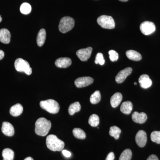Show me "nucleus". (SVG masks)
<instances>
[{
	"mask_svg": "<svg viewBox=\"0 0 160 160\" xmlns=\"http://www.w3.org/2000/svg\"><path fill=\"white\" fill-rule=\"evenodd\" d=\"M11 34L7 29H0V42L4 44H9L10 42Z\"/></svg>",
	"mask_w": 160,
	"mask_h": 160,
	"instance_id": "obj_16",
	"label": "nucleus"
},
{
	"mask_svg": "<svg viewBox=\"0 0 160 160\" xmlns=\"http://www.w3.org/2000/svg\"><path fill=\"white\" fill-rule=\"evenodd\" d=\"M150 137L152 142L156 143L157 144H160V131L152 132Z\"/></svg>",
	"mask_w": 160,
	"mask_h": 160,
	"instance_id": "obj_30",
	"label": "nucleus"
},
{
	"mask_svg": "<svg viewBox=\"0 0 160 160\" xmlns=\"http://www.w3.org/2000/svg\"><path fill=\"white\" fill-rule=\"evenodd\" d=\"M40 106L42 109L52 114L58 113L59 111V105L57 101L54 100L48 99L41 101Z\"/></svg>",
	"mask_w": 160,
	"mask_h": 160,
	"instance_id": "obj_3",
	"label": "nucleus"
},
{
	"mask_svg": "<svg viewBox=\"0 0 160 160\" xmlns=\"http://www.w3.org/2000/svg\"><path fill=\"white\" fill-rule=\"evenodd\" d=\"M132 152L130 149H126L120 155L119 160H131Z\"/></svg>",
	"mask_w": 160,
	"mask_h": 160,
	"instance_id": "obj_28",
	"label": "nucleus"
},
{
	"mask_svg": "<svg viewBox=\"0 0 160 160\" xmlns=\"http://www.w3.org/2000/svg\"><path fill=\"white\" fill-rule=\"evenodd\" d=\"M120 1L122 2H126L128 1V0H119Z\"/></svg>",
	"mask_w": 160,
	"mask_h": 160,
	"instance_id": "obj_38",
	"label": "nucleus"
},
{
	"mask_svg": "<svg viewBox=\"0 0 160 160\" xmlns=\"http://www.w3.org/2000/svg\"><path fill=\"white\" fill-rule=\"evenodd\" d=\"M97 22L100 26L104 29H113L115 26L113 18L109 16H101L98 18Z\"/></svg>",
	"mask_w": 160,
	"mask_h": 160,
	"instance_id": "obj_6",
	"label": "nucleus"
},
{
	"mask_svg": "<svg viewBox=\"0 0 160 160\" xmlns=\"http://www.w3.org/2000/svg\"><path fill=\"white\" fill-rule=\"evenodd\" d=\"M126 55L129 59L132 61H139L142 58V55L140 53L133 50H128L126 52Z\"/></svg>",
	"mask_w": 160,
	"mask_h": 160,
	"instance_id": "obj_20",
	"label": "nucleus"
},
{
	"mask_svg": "<svg viewBox=\"0 0 160 160\" xmlns=\"http://www.w3.org/2000/svg\"><path fill=\"white\" fill-rule=\"evenodd\" d=\"M140 86L143 89H147L152 86V81L147 74H143L138 79Z\"/></svg>",
	"mask_w": 160,
	"mask_h": 160,
	"instance_id": "obj_14",
	"label": "nucleus"
},
{
	"mask_svg": "<svg viewBox=\"0 0 160 160\" xmlns=\"http://www.w3.org/2000/svg\"><path fill=\"white\" fill-rule=\"evenodd\" d=\"M74 25V20L72 18L65 17L60 20L59 30L62 33H66L73 29Z\"/></svg>",
	"mask_w": 160,
	"mask_h": 160,
	"instance_id": "obj_4",
	"label": "nucleus"
},
{
	"mask_svg": "<svg viewBox=\"0 0 160 160\" xmlns=\"http://www.w3.org/2000/svg\"><path fill=\"white\" fill-rule=\"evenodd\" d=\"M23 108L21 104H16L12 106L9 110V112L12 116L13 117H18L22 113Z\"/></svg>",
	"mask_w": 160,
	"mask_h": 160,
	"instance_id": "obj_18",
	"label": "nucleus"
},
{
	"mask_svg": "<svg viewBox=\"0 0 160 160\" xmlns=\"http://www.w3.org/2000/svg\"><path fill=\"white\" fill-rule=\"evenodd\" d=\"M2 155L3 158V160H13L14 152L12 149L6 148L3 150Z\"/></svg>",
	"mask_w": 160,
	"mask_h": 160,
	"instance_id": "obj_22",
	"label": "nucleus"
},
{
	"mask_svg": "<svg viewBox=\"0 0 160 160\" xmlns=\"http://www.w3.org/2000/svg\"><path fill=\"white\" fill-rule=\"evenodd\" d=\"M147 160H159V159L156 155L152 154L149 156Z\"/></svg>",
	"mask_w": 160,
	"mask_h": 160,
	"instance_id": "obj_35",
	"label": "nucleus"
},
{
	"mask_svg": "<svg viewBox=\"0 0 160 160\" xmlns=\"http://www.w3.org/2000/svg\"><path fill=\"white\" fill-rule=\"evenodd\" d=\"M92 50V48L91 47H88L86 49H80L77 52L76 55L81 61L85 62L90 58Z\"/></svg>",
	"mask_w": 160,
	"mask_h": 160,
	"instance_id": "obj_9",
	"label": "nucleus"
},
{
	"mask_svg": "<svg viewBox=\"0 0 160 160\" xmlns=\"http://www.w3.org/2000/svg\"><path fill=\"white\" fill-rule=\"evenodd\" d=\"M81 109V106L79 102L72 103L69 106L68 111L70 115H73L76 112H78Z\"/></svg>",
	"mask_w": 160,
	"mask_h": 160,
	"instance_id": "obj_23",
	"label": "nucleus"
},
{
	"mask_svg": "<svg viewBox=\"0 0 160 160\" xmlns=\"http://www.w3.org/2000/svg\"><path fill=\"white\" fill-rule=\"evenodd\" d=\"M115 156L113 152H110L106 158V160H114Z\"/></svg>",
	"mask_w": 160,
	"mask_h": 160,
	"instance_id": "obj_33",
	"label": "nucleus"
},
{
	"mask_svg": "<svg viewBox=\"0 0 160 160\" xmlns=\"http://www.w3.org/2000/svg\"><path fill=\"white\" fill-rule=\"evenodd\" d=\"M4 56H5V53L4 52L0 49V60L2 59L4 57Z\"/></svg>",
	"mask_w": 160,
	"mask_h": 160,
	"instance_id": "obj_36",
	"label": "nucleus"
},
{
	"mask_svg": "<svg viewBox=\"0 0 160 160\" xmlns=\"http://www.w3.org/2000/svg\"><path fill=\"white\" fill-rule=\"evenodd\" d=\"M99 118L96 114H92L89 118V123L92 127H97L99 124Z\"/></svg>",
	"mask_w": 160,
	"mask_h": 160,
	"instance_id": "obj_27",
	"label": "nucleus"
},
{
	"mask_svg": "<svg viewBox=\"0 0 160 160\" xmlns=\"http://www.w3.org/2000/svg\"><path fill=\"white\" fill-rule=\"evenodd\" d=\"M14 66L16 70L19 72H25L28 75H30L32 73V69L28 62L21 58L16 60Z\"/></svg>",
	"mask_w": 160,
	"mask_h": 160,
	"instance_id": "obj_5",
	"label": "nucleus"
},
{
	"mask_svg": "<svg viewBox=\"0 0 160 160\" xmlns=\"http://www.w3.org/2000/svg\"><path fill=\"white\" fill-rule=\"evenodd\" d=\"M2 131L3 134L7 136H12L14 134V129L11 124L8 122H4L2 123Z\"/></svg>",
	"mask_w": 160,
	"mask_h": 160,
	"instance_id": "obj_12",
	"label": "nucleus"
},
{
	"mask_svg": "<svg viewBox=\"0 0 160 160\" xmlns=\"http://www.w3.org/2000/svg\"><path fill=\"white\" fill-rule=\"evenodd\" d=\"M109 58L112 62H116L118 59V54L116 51L113 50H110L109 52Z\"/></svg>",
	"mask_w": 160,
	"mask_h": 160,
	"instance_id": "obj_32",
	"label": "nucleus"
},
{
	"mask_svg": "<svg viewBox=\"0 0 160 160\" xmlns=\"http://www.w3.org/2000/svg\"><path fill=\"white\" fill-rule=\"evenodd\" d=\"M136 142L140 147H144L147 142V134L144 130H140L137 133L135 137Z\"/></svg>",
	"mask_w": 160,
	"mask_h": 160,
	"instance_id": "obj_11",
	"label": "nucleus"
},
{
	"mask_svg": "<svg viewBox=\"0 0 160 160\" xmlns=\"http://www.w3.org/2000/svg\"><path fill=\"white\" fill-rule=\"evenodd\" d=\"M31 6L29 3H23L20 7V11L22 14L26 15L29 14L31 12Z\"/></svg>",
	"mask_w": 160,
	"mask_h": 160,
	"instance_id": "obj_29",
	"label": "nucleus"
},
{
	"mask_svg": "<svg viewBox=\"0 0 160 160\" xmlns=\"http://www.w3.org/2000/svg\"><path fill=\"white\" fill-rule=\"evenodd\" d=\"M94 80L89 77H84L78 78L75 81L74 84L78 88H83L91 85L93 82Z\"/></svg>",
	"mask_w": 160,
	"mask_h": 160,
	"instance_id": "obj_8",
	"label": "nucleus"
},
{
	"mask_svg": "<svg viewBox=\"0 0 160 160\" xmlns=\"http://www.w3.org/2000/svg\"><path fill=\"white\" fill-rule=\"evenodd\" d=\"M101 99V93L99 91L97 90L91 95L90 98V102L92 104H96L99 102Z\"/></svg>",
	"mask_w": 160,
	"mask_h": 160,
	"instance_id": "obj_26",
	"label": "nucleus"
},
{
	"mask_svg": "<svg viewBox=\"0 0 160 160\" xmlns=\"http://www.w3.org/2000/svg\"><path fill=\"white\" fill-rule=\"evenodd\" d=\"M132 71V69L131 67H128L120 71L115 78L116 82L118 84L122 83L126 79L127 77L131 74Z\"/></svg>",
	"mask_w": 160,
	"mask_h": 160,
	"instance_id": "obj_10",
	"label": "nucleus"
},
{
	"mask_svg": "<svg viewBox=\"0 0 160 160\" xmlns=\"http://www.w3.org/2000/svg\"><path fill=\"white\" fill-rule=\"evenodd\" d=\"M134 84L135 85H136L137 84V83L136 82H134Z\"/></svg>",
	"mask_w": 160,
	"mask_h": 160,
	"instance_id": "obj_40",
	"label": "nucleus"
},
{
	"mask_svg": "<svg viewBox=\"0 0 160 160\" xmlns=\"http://www.w3.org/2000/svg\"><path fill=\"white\" fill-rule=\"evenodd\" d=\"M2 17H1V15H0V22H2Z\"/></svg>",
	"mask_w": 160,
	"mask_h": 160,
	"instance_id": "obj_39",
	"label": "nucleus"
},
{
	"mask_svg": "<svg viewBox=\"0 0 160 160\" xmlns=\"http://www.w3.org/2000/svg\"><path fill=\"white\" fill-rule=\"evenodd\" d=\"M62 153L66 158L70 157L71 155V152L66 150H62Z\"/></svg>",
	"mask_w": 160,
	"mask_h": 160,
	"instance_id": "obj_34",
	"label": "nucleus"
},
{
	"mask_svg": "<svg viewBox=\"0 0 160 160\" xmlns=\"http://www.w3.org/2000/svg\"><path fill=\"white\" fill-rule=\"evenodd\" d=\"M56 66L60 68H66L71 66L72 61L69 58H61L55 61Z\"/></svg>",
	"mask_w": 160,
	"mask_h": 160,
	"instance_id": "obj_15",
	"label": "nucleus"
},
{
	"mask_svg": "<svg viewBox=\"0 0 160 160\" xmlns=\"http://www.w3.org/2000/svg\"><path fill=\"white\" fill-rule=\"evenodd\" d=\"M141 32L145 35H149L153 33L156 30V26L152 22L146 21L140 25Z\"/></svg>",
	"mask_w": 160,
	"mask_h": 160,
	"instance_id": "obj_7",
	"label": "nucleus"
},
{
	"mask_svg": "<svg viewBox=\"0 0 160 160\" xmlns=\"http://www.w3.org/2000/svg\"><path fill=\"white\" fill-rule=\"evenodd\" d=\"M24 160H33V159L32 158L29 157L26 158H25Z\"/></svg>",
	"mask_w": 160,
	"mask_h": 160,
	"instance_id": "obj_37",
	"label": "nucleus"
},
{
	"mask_svg": "<svg viewBox=\"0 0 160 160\" xmlns=\"http://www.w3.org/2000/svg\"><path fill=\"white\" fill-rule=\"evenodd\" d=\"M46 146L52 151H61L65 146V143L53 134L49 135L46 138Z\"/></svg>",
	"mask_w": 160,
	"mask_h": 160,
	"instance_id": "obj_2",
	"label": "nucleus"
},
{
	"mask_svg": "<svg viewBox=\"0 0 160 160\" xmlns=\"http://www.w3.org/2000/svg\"><path fill=\"white\" fill-rule=\"evenodd\" d=\"M122 99V95L120 92L114 93L110 99V103L113 108H116L119 106Z\"/></svg>",
	"mask_w": 160,
	"mask_h": 160,
	"instance_id": "obj_17",
	"label": "nucleus"
},
{
	"mask_svg": "<svg viewBox=\"0 0 160 160\" xmlns=\"http://www.w3.org/2000/svg\"><path fill=\"white\" fill-rule=\"evenodd\" d=\"M132 118L135 122L139 124H143L146 122L147 119V116L145 112H134L132 113Z\"/></svg>",
	"mask_w": 160,
	"mask_h": 160,
	"instance_id": "obj_13",
	"label": "nucleus"
},
{
	"mask_svg": "<svg viewBox=\"0 0 160 160\" xmlns=\"http://www.w3.org/2000/svg\"><path fill=\"white\" fill-rule=\"evenodd\" d=\"M121 133V129L117 126H113L110 127L109 132V135L114 138L116 140L118 139Z\"/></svg>",
	"mask_w": 160,
	"mask_h": 160,
	"instance_id": "obj_24",
	"label": "nucleus"
},
{
	"mask_svg": "<svg viewBox=\"0 0 160 160\" xmlns=\"http://www.w3.org/2000/svg\"><path fill=\"white\" fill-rule=\"evenodd\" d=\"M132 109V104L129 101L123 102L121 105L120 110L122 113L126 114H129L131 113Z\"/></svg>",
	"mask_w": 160,
	"mask_h": 160,
	"instance_id": "obj_21",
	"label": "nucleus"
},
{
	"mask_svg": "<svg viewBox=\"0 0 160 160\" xmlns=\"http://www.w3.org/2000/svg\"><path fill=\"white\" fill-rule=\"evenodd\" d=\"M46 37V31L45 29H41L38 33L37 38V42L38 46L41 47L44 45Z\"/></svg>",
	"mask_w": 160,
	"mask_h": 160,
	"instance_id": "obj_19",
	"label": "nucleus"
},
{
	"mask_svg": "<svg viewBox=\"0 0 160 160\" xmlns=\"http://www.w3.org/2000/svg\"><path fill=\"white\" fill-rule=\"evenodd\" d=\"M105 61L104 60V57L103 54L101 52H98L96 56L95 60V64H99L101 66H102L105 64Z\"/></svg>",
	"mask_w": 160,
	"mask_h": 160,
	"instance_id": "obj_31",
	"label": "nucleus"
},
{
	"mask_svg": "<svg viewBox=\"0 0 160 160\" xmlns=\"http://www.w3.org/2000/svg\"><path fill=\"white\" fill-rule=\"evenodd\" d=\"M51 127L50 121L44 118L38 119L35 123V132L37 134L41 136H45L48 134Z\"/></svg>",
	"mask_w": 160,
	"mask_h": 160,
	"instance_id": "obj_1",
	"label": "nucleus"
},
{
	"mask_svg": "<svg viewBox=\"0 0 160 160\" xmlns=\"http://www.w3.org/2000/svg\"><path fill=\"white\" fill-rule=\"evenodd\" d=\"M72 133L75 137L79 139H84L86 138V133L82 129L80 128H74L72 131Z\"/></svg>",
	"mask_w": 160,
	"mask_h": 160,
	"instance_id": "obj_25",
	"label": "nucleus"
}]
</instances>
